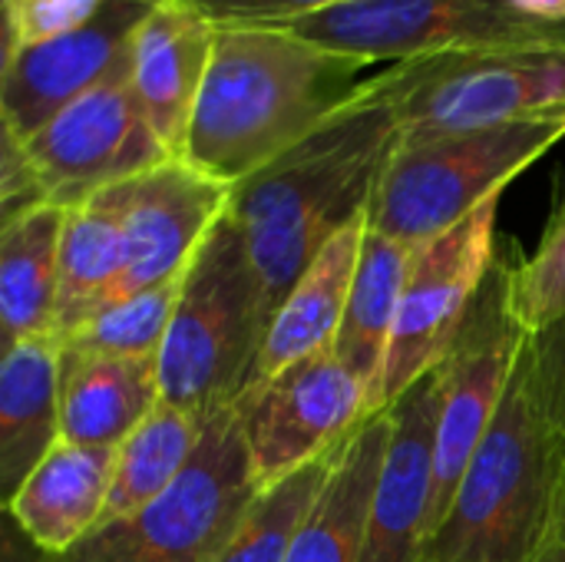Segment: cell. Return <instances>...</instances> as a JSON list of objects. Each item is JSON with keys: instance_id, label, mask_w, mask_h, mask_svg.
Masks as SVG:
<instances>
[{"instance_id": "24", "label": "cell", "mask_w": 565, "mask_h": 562, "mask_svg": "<svg viewBox=\"0 0 565 562\" xmlns=\"http://www.w3.org/2000/svg\"><path fill=\"white\" fill-rule=\"evenodd\" d=\"M411 255H414V245L381 235L367 225L358 272L351 282V298H348L338 338L331 344V351L367 384L371 404H374V391L387 361Z\"/></svg>"}, {"instance_id": "31", "label": "cell", "mask_w": 565, "mask_h": 562, "mask_svg": "<svg viewBox=\"0 0 565 562\" xmlns=\"http://www.w3.org/2000/svg\"><path fill=\"white\" fill-rule=\"evenodd\" d=\"M526 348H530L543 411L553 421V427L565 437V315L550 328L530 335Z\"/></svg>"}, {"instance_id": "23", "label": "cell", "mask_w": 565, "mask_h": 562, "mask_svg": "<svg viewBox=\"0 0 565 562\" xmlns=\"http://www.w3.org/2000/svg\"><path fill=\"white\" fill-rule=\"evenodd\" d=\"M122 209L126 182L103 189L76 209H66L60 242L56 341L116 298L126 275Z\"/></svg>"}, {"instance_id": "3", "label": "cell", "mask_w": 565, "mask_h": 562, "mask_svg": "<svg viewBox=\"0 0 565 562\" xmlns=\"http://www.w3.org/2000/svg\"><path fill=\"white\" fill-rule=\"evenodd\" d=\"M563 464L565 437L543 411L523 341L503 404L417 562L536 560L550 547Z\"/></svg>"}, {"instance_id": "13", "label": "cell", "mask_w": 565, "mask_h": 562, "mask_svg": "<svg viewBox=\"0 0 565 562\" xmlns=\"http://www.w3.org/2000/svg\"><path fill=\"white\" fill-rule=\"evenodd\" d=\"M156 0H109L86 26L56 40L10 50L0 63V129L23 142L60 109L103 83L129 53Z\"/></svg>"}, {"instance_id": "26", "label": "cell", "mask_w": 565, "mask_h": 562, "mask_svg": "<svg viewBox=\"0 0 565 562\" xmlns=\"http://www.w3.org/2000/svg\"><path fill=\"white\" fill-rule=\"evenodd\" d=\"M344 447V444H341ZM338 450L318 457L315 464L288 474L285 480L262 487L252 507L245 510L242 523L222 547L215 562H285L291 553V543L308 520L315 500L321 497L331 467L338 460Z\"/></svg>"}, {"instance_id": "34", "label": "cell", "mask_w": 565, "mask_h": 562, "mask_svg": "<svg viewBox=\"0 0 565 562\" xmlns=\"http://www.w3.org/2000/svg\"><path fill=\"white\" fill-rule=\"evenodd\" d=\"M533 562H565V550L563 547H556V543H550Z\"/></svg>"}, {"instance_id": "12", "label": "cell", "mask_w": 565, "mask_h": 562, "mask_svg": "<svg viewBox=\"0 0 565 562\" xmlns=\"http://www.w3.org/2000/svg\"><path fill=\"white\" fill-rule=\"evenodd\" d=\"M371 414L367 384L331 348L255 381L235 404L262 487L338 450Z\"/></svg>"}, {"instance_id": "27", "label": "cell", "mask_w": 565, "mask_h": 562, "mask_svg": "<svg viewBox=\"0 0 565 562\" xmlns=\"http://www.w3.org/2000/svg\"><path fill=\"white\" fill-rule=\"evenodd\" d=\"M179 285L182 278L99 308L93 318H86L79 328L60 338V351L70 358H152L159 354L172 311H175Z\"/></svg>"}, {"instance_id": "2", "label": "cell", "mask_w": 565, "mask_h": 562, "mask_svg": "<svg viewBox=\"0 0 565 562\" xmlns=\"http://www.w3.org/2000/svg\"><path fill=\"white\" fill-rule=\"evenodd\" d=\"M361 70L285 26H218L182 159L238 185L341 113Z\"/></svg>"}, {"instance_id": "21", "label": "cell", "mask_w": 565, "mask_h": 562, "mask_svg": "<svg viewBox=\"0 0 565 562\" xmlns=\"http://www.w3.org/2000/svg\"><path fill=\"white\" fill-rule=\"evenodd\" d=\"M63 441L60 341L30 338L3 351L0 364V490L3 503Z\"/></svg>"}, {"instance_id": "9", "label": "cell", "mask_w": 565, "mask_h": 562, "mask_svg": "<svg viewBox=\"0 0 565 562\" xmlns=\"http://www.w3.org/2000/svg\"><path fill=\"white\" fill-rule=\"evenodd\" d=\"M285 30L367 66L437 53L565 50V23H543L507 0H354Z\"/></svg>"}, {"instance_id": "22", "label": "cell", "mask_w": 565, "mask_h": 562, "mask_svg": "<svg viewBox=\"0 0 565 562\" xmlns=\"http://www.w3.org/2000/svg\"><path fill=\"white\" fill-rule=\"evenodd\" d=\"M66 209L30 205L0 229V344L56 338L60 242Z\"/></svg>"}, {"instance_id": "15", "label": "cell", "mask_w": 565, "mask_h": 562, "mask_svg": "<svg viewBox=\"0 0 565 562\" xmlns=\"http://www.w3.org/2000/svg\"><path fill=\"white\" fill-rule=\"evenodd\" d=\"M444 364L391 404V441L377 474L361 562H417L430 533Z\"/></svg>"}, {"instance_id": "4", "label": "cell", "mask_w": 565, "mask_h": 562, "mask_svg": "<svg viewBox=\"0 0 565 562\" xmlns=\"http://www.w3.org/2000/svg\"><path fill=\"white\" fill-rule=\"evenodd\" d=\"M265 328L268 315L248 242L225 212L182 275L159 348L162 401L202 417L235 407L258 381Z\"/></svg>"}, {"instance_id": "14", "label": "cell", "mask_w": 565, "mask_h": 562, "mask_svg": "<svg viewBox=\"0 0 565 562\" xmlns=\"http://www.w3.org/2000/svg\"><path fill=\"white\" fill-rule=\"evenodd\" d=\"M232 189L185 159H166L129 179L122 209L126 275L113 301L179 282L232 209Z\"/></svg>"}, {"instance_id": "32", "label": "cell", "mask_w": 565, "mask_h": 562, "mask_svg": "<svg viewBox=\"0 0 565 562\" xmlns=\"http://www.w3.org/2000/svg\"><path fill=\"white\" fill-rule=\"evenodd\" d=\"M520 13L543 20V23H565V0H507Z\"/></svg>"}, {"instance_id": "6", "label": "cell", "mask_w": 565, "mask_h": 562, "mask_svg": "<svg viewBox=\"0 0 565 562\" xmlns=\"http://www.w3.org/2000/svg\"><path fill=\"white\" fill-rule=\"evenodd\" d=\"M565 139V116L397 142L367 209V225L424 245L493 199Z\"/></svg>"}, {"instance_id": "30", "label": "cell", "mask_w": 565, "mask_h": 562, "mask_svg": "<svg viewBox=\"0 0 565 562\" xmlns=\"http://www.w3.org/2000/svg\"><path fill=\"white\" fill-rule=\"evenodd\" d=\"M215 26H288L354 0H199Z\"/></svg>"}, {"instance_id": "20", "label": "cell", "mask_w": 565, "mask_h": 562, "mask_svg": "<svg viewBox=\"0 0 565 562\" xmlns=\"http://www.w3.org/2000/svg\"><path fill=\"white\" fill-rule=\"evenodd\" d=\"M391 407L374 411L341 447L331 477L285 562H361L371 500L391 441Z\"/></svg>"}, {"instance_id": "16", "label": "cell", "mask_w": 565, "mask_h": 562, "mask_svg": "<svg viewBox=\"0 0 565 562\" xmlns=\"http://www.w3.org/2000/svg\"><path fill=\"white\" fill-rule=\"evenodd\" d=\"M218 26L199 0H156L132 36V89L172 159H182Z\"/></svg>"}, {"instance_id": "28", "label": "cell", "mask_w": 565, "mask_h": 562, "mask_svg": "<svg viewBox=\"0 0 565 562\" xmlns=\"http://www.w3.org/2000/svg\"><path fill=\"white\" fill-rule=\"evenodd\" d=\"M510 301L526 335L550 328L565 315V199L540 248L530 258L513 262Z\"/></svg>"}, {"instance_id": "33", "label": "cell", "mask_w": 565, "mask_h": 562, "mask_svg": "<svg viewBox=\"0 0 565 562\" xmlns=\"http://www.w3.org/2000/svg\"><path fill=\"white\" fill-rule=\"evenodd\" d=\"M550 543H556V547L565 550V464L563 477H559V490H556V507H553V533H550Z\"/></svg>"}, {"instance_id": "29", "label": "cell", "mask_w": 565, "mask_h": 562, "mask_svg": "<svg viewBox=\"0 0 565 562\" xmlns=\"http://www.w3.org/2000/svg\"><path fill=\"white\" fill-rule=\"evenodd\" d=\"M109 0H3V53L86 26Z\"/></svg>"}, {"instance_id": "19", "label": "cell", "mask_w": 565, "mask_h": 562, "mask_svg": "<svg viewBox=\"0 0 565 562\" xmlns=\"http://www.w3.org/2000/svg\"><path fill=\"white\" fill-rule=\"evenodd\" d=\"M364 232H367V215L351 222L344 232H338L301 272L295 288L285 295V301L275 308L258 358V381L334 344L351 298V282L358 272Z\"/></svg>"}, {"instance_id": "8", "label": "cell", "mask_w": 565, "mask_h": 562, "mask_svg": "<svg viewBox=\"0 0 565 562\" xmlns=\"http://www.w3.org/2000/svg\"><path fill=\"white\" fill-rule=\"evenodd\" d=\"M258 490L235 407H225L209 417L199 454L159 500L96 527L63 556L40 550V562H215Z\"/></svg>"}, {"instance_id": "25", "label": "cell", "mask_w": 565, "mask_h": 562, "mask_svg": "<svg viewBox=\"0 0 565 562\" xmlns=\"http://www.w3.org/2000/svg\"><path fill=\"white\" fill-rule=\"evenodd\" d=\"M209 417L162 401L119 447L103 523L122 520L159 500L199 454ZM99 523V527H103Z\"/></svg>"}, {"instance_id": "5", "label": "cell", "mask_w": 565, "mask_h": 562, "mask_svg": "<svg viewBox=\"0 0 565 562\" xmlns=\"http://www.w3.org/2000/svg\"><path fill=\"white\" fill-rule=\"evenodd\" d=\"M0 142L3 219L30 205L76 209L103 189L172 159L132 89V46L103 83L60 109L30 139Z\"/></svg>"}, {"instance_id": "18", "label": "cell", "mask_w": 565, "mask_h": 562, "mask_svg": "<svg viewBox=\"0 0 565 562\" xmlns=\"http://www.w3.org/2000/svg\"><path fill=\"white\" fill-rule=\"evenodd\" d=\"M162 404L159 354L70 358L60 351L63 441L116 450Z\"/></svg>"}, {"instance_id": "10", "label": "cell", "mask_w": 565, "mask_h": 562, "mask_svg": "<svg viewBox=\"0 0 565 562\" xmlns=\"http://www.w3.org/2000/svg\"><path fill=\"white\" fill-rule=\"evenodd\" d=\"M513 262L497 252L444 364V401L437 424V460H434V507L430 533L450 510L457 484L490 431L510 378L516 371L526 331L513 315L510 301ZM427 533V540H430Z\"/></svg>"}, {"instance_id": "11", "label": "cell", "mask_w": 565, "mask_h": 562, "mask_svg": "<svg viewBox=\"0 0 565 562\" xmlns=\"http://www.w3.org/2000/svg\"><path fill=\"white\" fill-rule=\"evenodd\" d=\"M497 209L500 199L487 202L450 232L414 245L387 361L374 391V411H387L411 384L447 358L500 252Z\"/></svg>"}, {"instance_id": "7", "label": "cell", "mask_w": 565, "mask_h": 562, "mask_svg": "<svg viewBox=\"0 0 565 562\" xmlns=\"http://www.w3.org/2000/svg\"><path fill=\"white\" fill-rule=\"evenodd\" d=\"M401 142L565 116V50L437 53L371 76Z\"/></svg>"}, {"instance_id": "17", "label": "cell", "mask_w": 565, "mask_h": 562, "mask_svg": "<svg viewBox=\"0 0 565 562\" xmlns=\"http://www.w3.org/2000/svg\"><path fill=\"white\" fill-rule=\"evenodd\" d=\"M116 450L60 441L20 484L7 517L43 553L63 556L106 517Z\"/></svg>"}, {"instance_id": "1", "label": "cell", "mask_w": 565, "mask_h": 562, "mask_svg": "<svg viewBox=\"0 0 565 562\" xmlns=\"http://www.w3.org/2000/svg\"><path fill=\"white\" fill-rule=\"evenodd\" d=\"M397 142L394 106L364 79L341 113L232 189L228 212L248 242L268 321L315 255L367 215Z\"/></svg>"}]
</instances>
